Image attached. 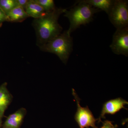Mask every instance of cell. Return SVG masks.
Segmentation results:
<instances>
[{"instance_id":"obj_1","label":"cell","mask_w":128,"mask_h":128,"mask_svg":"<svg viewBox=\"0 0 128 128\" xmlns=\"http://www.w3.org/2000/svg\"><path fill=\"white\" fill-rule=\"evenodd\" d=\"M66 10L56 7L33 21L32 25L36 36V44L39 48L62 33L63 28L58 20L60 16Z\"/></svg>"},{"instance_id":"obj_2","label":"cell","mask_w":128,"mask_h":128,"mask_svg":"<svg viewBox=\"0 0 128 128\" xmlns=\"http://www.w3.org/2000/svg\"><path fill=\"white\" fill-rule=\"evenodd\" d=\"M101 11L81 0L76 1L73 7L68 10L66 9L64 12V16L70 22L68 32L71 34L81 25L89 24L93 20L94 15Z\"/></svg>"},{"instance_id":"obj_3","label":"cell","mask_w":128,"mask_h":128,"mask_svg":"<svg viewBox=\"0 0 128 128\" xmlns=\"http://www.w3.org/2000/svg\"><path fill=\"white\" fill-rule=\"evenodd\" d=\"M44 52L54 54L66 64L73 50V39L67 30L40 47Z\"/></svg>"},{"instance_id":"obj_4","label":"cell","mask_w":128,"mask_h":128,"mask_svg":"<svg viewBox=\"0 0 128 128\" xmlns=\"http://www.w3.org/2000/svg\"><path fill=\"white\" fill-rule=\"evenodd\" d=\"M108 15L111 23L116 29L128 26V1L114 0Z\"/></svg>"},{"instance_id":"obj_5","label":"cell","mask_w":128,"mask_h":128,"mask_svg":"<svg viewBox=\"0 0 128 128\" xmlns=\"http://www.w3.org/2000/svg\"><path fill=\"white\" fill-rule=\"evenodd\" d=\"M73 94L75 100L76 101L77 110L75 115V119L80 128H96V122L97 120L94 118L92 113L88 107L83 108L80 105V99L74 89Z\"/></svg>"},{"instance_id":"obj_6","label":"cell","mask_w":128,"mask_h":128,"mask_svg":"<svg viewBox=\"0 0 128 128\" xmlns=\"http://www.w3.org/2000/svg\"><path fill=\"white\" fill-rule=\"evenodd\" d=\"M113 52L117 55L128 56V26L116 29L110 45Z\"/></svg>"},{"instance_id":"obj_7","label":"cell","mask_w":128,"mask_h":128,"mask_svg":"<svg viewBox=\"0 0 128 128\" xmlns=\"http://www.w3.org/2000/svg\"><path fill=\"white\" fill-rule=\"evenodd\" d=\"M128 102L121 98L112 99L106 102L104 104L98 121L105 118L106 114H113L119 112L122 108H125L124 106L128 104Z\"/></svg>"},{"instance_id":"obj_8","label":"cell","mask_w":128,"mask_h":128,"mask_svg":"<svg viewBox=\"0 0 128 128\" xmlns=\"http://www.w3.org/2000/svg\"><path fill=\"white\" fill-rule=\"evenodd\" d=\"M7 85V82H5L0 86V128H2L5 111L13 98V96L8 89Z\"/></svg>"},{"instance_id":"obj_9","label":"cell","mask_w":128,"mask_h":128,"mask_svg":"<svg viewBox=\"0 0 128 128\" xmlns=\"http://www.w3.org/2000/svg\"><path fill=\"white\" fill-rule=\"evenodd\" d=\"M26 114V108H19L6 118L2 123V128H20Z\"/></svg>"},{"instance_id":"obj_10","label":"cell","mask_w":128,"mask_h":128,"mask_svg":"<svg viewBox=\"0 0 128 128\" xmlns=\"http://www.w3.org/2000/svg\"><path fill=\"white\" fill-rule=\"evenodd\" d=\"M24 10L28 16L33 18L34 19L41 17L46 12L43 8L34 0H28Z\"/></svg>"},{"instance_id":"obj_11","label":"cell","mask_w":128,"mask_h":128,"mask_svg":"<svg viewBox=\"0 0 128 128\" xmlns=\"http://www.w3.org/2000/svg\"><path fill=\"white\" fill-rule=\"evenodd\" d=\"M29 17L22 8L17 6L12 9L6 16L7 22H22Z\"/></svg>"},{"instance_id":"obj_12","label":"cell","mask_w":128,"mask_h":128,"mask_svg":"<svg viewBox=\"0 0 128 128\" xmlns=\"http://www.w3.org/2000/svg\"><path fill=\"white\" fill-rule=\"evenodd\" d=\"M82 2L90 5L108 15L111 10L114 0H81Z\"/></svg>"},{"instance_id":"obj_13","label":"cell","mask_w":128,"mask_h":128,"mask_svg":"<svg viewBox=\"0 0 128 128\" xmlns=\"http://www.w3.org/2000/svg\"><path fill=\"white\" fill-rule=\"evenodd\" d=\"M17 6L16 0H0V9L6 16L12 9Z\"/></svg>"},{"instance_id":"obj_14","label":"cell","mask_w":128,"mask_h":128,"mask_svg":"<svg viewBox=\"0 0 128 128\" xmlns=\"http://www.w3.org/2000/svg\"><path fill=\"white\" fill-rule=\"evenodd\" d=\"M43 8L46 12L52 11L55 9L54 1L53 0H34Z\"/></svg>"},{"instance_id":"obj_15","label":"cell","mask_w":128,"mask_h":128,"mask_svg":"<svg viewBox=\"0 0 128 128\" xmlns=\"http://www.w3.org/2000/svg\"><path fill=\"white\" fill-rule=\"evenodd\" d=\"M7 21L6 16L2 10L0 9V27L4 22Z\"/></svg>"},{"instance_id":"obj_16","label":"cell","mask_w":128,"mask_h":128,"mask_svg":"<svg viewBox=\"0 0 128 128\" xmlns=\"http://www.w3.org/2000/svg\"><path fill=\"white\" fill-rule=\"evenodd\" d=\"M28 1V0H16L18 6L24 9L27 4Z\"/></svg>"},{"instance_id":"obj_17","label":"cell","mask_w":128,"mask_h":128,"mask_svg":"<svg viewBox=\"0 0 128 128\" xmlns=\"http://www.w3.org/2000/svg\"><path fill=\"white\" fill-rule=\"evenodd\" d=\"M112 122L110 121H106L104 122L103 125L100 128H114ZM95 128H98L97 127Z\"/></svg>"},{"instance_id":"obj_18","label":"cell","mask_w":128,"mask_h":128,"mask_svg":"<svg viewBox=\"0 0 128 128\" xmlns=\"http://www.w3.org/2000/svg\"><path fill=\"white\" fill-rule=\"evenodd\" d=\"M114 128H116V126H115V127H114Z\"/></svg>"}]
</instances>
